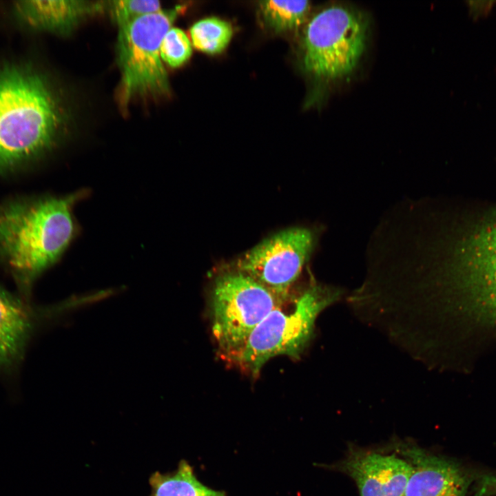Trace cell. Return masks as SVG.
Here are the masks:
<instances>
[{"label":"cell","instance_id":"6da1fadb","mask_svg":"<svg viewBox=\"0 0 496 496\" xmlns=\"http://www.w3.org/2000/svg\"><path fill=\"white\" fill-rule=\"evenodd\" d=\"M87 195L81 189L12 203L0 211V255L21 284L28 286L66 250L77 233L73 209Z\"/></svg>","mask_w":496,"mask_h":496},{"label":"cell","instance_id":"7a4b0ae2","mask_svg":"<svg viewBox=\"0 0 496 496\" xmlns=\"http://www.w3.org/2000/svg\"><path fill=\"white\" fill-rule=\"evenodd\" d=\"M60 105L39 74L0 70V169L49 149L63 123Z\"/></svg>","mask_w":496,"mask_h":496},{"label":"cell","instance_id":"3957f363","mask_svg":"<svg viewBox=\"0 0 496 496\" xmlns=\"http://www.w3.org/2000/svg\"><path fill=\"white\" fill-rule=\"evenodd\" d=\"M344 293L335 287L311 284L291 302L289 299L271 311L231 362L256 376L274 357L299 358L313 338L318 316L340 301Z\"/></svg>","mask_w":496,"mask_h":496},{"label":"cell","instance_id":"277c9868","mask_svg":"<svg viewBox=\"0 0 496 496\" xmlns=\"http://www.w3.org/2000/svg\"><path fill=\"white\" fill-rule=\"evenodd\" d=\"M367 30L366 18L351 8L334 5L320 10L304 30V71L321 81H335L349 75L364 52Z\"/></svg>","mask_w":496,"mask_h":496},{"label":"cell","instance_id":"5b68a950","mask_svg":"<svg viewBox=\"0 0 496 496\" xmlns=\"http://www.w3.org/2000/svg\"><path fill=\"white\" fill-rule=\"evenodd\" d=\"M178 11L161 10L118 28L116 54L121 80L118 96L122 107L126 109L137 96L159 97L169 93L160 48Z\"/></svg>","mask_w":496,"mask_h":496},{"label":"cell","instance_id":"8992f818","mask_svg":"<svg viewBox=\"0 0 496 496\" xmlns=\"http://www.w3.org/2000/svg\"><path fill=\"white\" fill-rule=\"evenodd\" d=\"M287 300L238 270L218 275L211 290L210 313L212 334L221 355L231 361L258 324Z\"/></svg>","mask_w":496,"mask_h":496},{"label":"cell","instance_id":"52a82bcc","mask_svg":"<svg viewBox=\"0 0 496 496\" xmlns=\"http://www.w3.org/2000/svg\"><path fill=\"white\" fill-rule=\"evenodd\" d=\"M315 243V234L308 228L280 231L244 254L236 270L248 275L280 298L288 300Z\"/></svg>","mask_w":496,"mask_h":496},{"label":"cell","instance_id":"ba28073f","mask_svg":"<svg viewBox=\"0 0 496 496\" xmlns=\"http://www.w3.org/2000/svg\"><path fill=\"white\" fill-rule=\"evenodd\" d=\"M457 259L460 287L479 313L496 322V216L464 238Z\"/></svg>","mask_w":496,"mask_h":496},{"label":"cell","instance_id":"9c48e42d","mask_svg":"<svg viewBox=\"0 0 496 496\" xmlns=\"http://www.w3.org/2000/svg\"><path fill=\"white\" fill-rule=\"evenodd\" d=\"M336 469L354 480L360 496H404L411 470L401 455L354 447Z\"/></svg>","mask_w":496,"mask_h":496},{"label":"cell","instance_id":"30bf717a","mask_svg":"<svg viewBox=\"0 0 496 496\" xmlns=\"http://www.w3.org/2000/svg\"><path fill=\"white\" fill-rule=\"evenodd\" d=\"M397 450L411 468L404 496H466L471 479L457 463L411 444Z\"/></svg>","mask_w":496,"mask_h":496},{"label":"cell","instance_id":"8fae6325","mask_svg":"<svg viewBox=\"0 0 496 496\" xmlns=\"http://www.w3.org/2000/svg\"><path fill=\"white\" fill-rule=\"evenodd\" d=\"M90 1H21L18 14L30 25L60 34L70 32L83 20L102 12L107 5Z\"/></svg>","mask_w":496,"mask_h":496},{"label":"cell","instance_id":"7c38bea8","mask_svg":"<svg viewBox=\"0 0 496 496\" xmlns=\"http://www.w3.org/2000/svg\"><path fill=\"white\" fill-rule=\"evenodd\" d=\"M30 330L27 308L0 286V367L9 366L21 358Z\"/></svg>","mask_w":496,"mask_h":496},{"label":"cell","instance_id":"4fadbf2b","mask_svg":"<svg viewBox=\"0 0 496 496\" xmlns=\"http://www.w3.org/2000/svg\"><path fill=\"white\" fill-rule=\"evenodd\" d=\"M149 484L150 496H213L216 492L201 484L185 462L180 463L172 474L154 473Z\"/></svg>","mask_w":496,"mask_h":496},{"label":"cell","instance_id":"5bb4252c","mask_svg":"<svg viewBox=\"0 0 496 496\" xmlns=\"http://www.w3.org/2000/svg\"><path fill=\"white\" fill-rule=\"evenodd\" d=\"M258 6L265 23L277 32L300 26L311 7L308 1H262Z\"/></svg>","mask_w":496,"mask_h":496},{"label":"cell","instance_id":"9a60e30c","mask_svg":"<svg viewBox=\"0 0 496 496\" xmlns=\"http://www.w3.org/2000/svg\"><path fill=\"white\" fill-rule=\"evenodd\" d=\"M189 32L195 48L214 54L221 52L228 45L233 29L227 21L217 17H209L194 23Z\"/></svg>","mask_w":496,"mask_h":496},{"label":"cell","instance_id":"2e32d148","mask_svg":"<svg viewBox=\"0 0 496 496\" xmlns=\"http://www.w3.org/2000/svg\"><path fill=\"white\" fill-rule=\"evenodd\" d=\"M192 52V44L185 33L179 28H171L161 44V59L169 66L177 68L189 59Z\"/></svg>","mask_w":496,"mask_h":496},{"label":"cell","instance_id":"e0dca14e","mask_svg":"<svg viewBox=\"0 0 496 496\" xmlns=\"http://www.w3.org/2000/svg\"><path fill=\"white\" fill-rule=\"evenodd\" d=\"M108 3L107 7L118 28L126 25L141 17L162 10L158 1L121 0Z\"/></svg>","mask_w":496,"mask_h":496},{"label":"cell","instance_id":"ac0fdd59","mask_svg":"<svg viewBox=\"0 0 496 496\" xmlns=\"http://www.w3.org/2000/svg\"><path fill=\"white\" fill-rule=\"evenodd\" d=\"M496 495V475H485L480 479L475 496Z\"/></svg>","mask_w":496,"mask_h":496},{"label":"cell","instance_id":"d6986e66","mask_svg":"<svg viewBox=\"0 0 496 496\" xmlns=\"http://www.w3.org/2000/svg\"><path fill=\"white\" fill-rule=\"evenodd\" d=\"M213 496H225L224 494L220 491H216Z\"/></svg>","mask_w":496,"mask_h":496}]
</instances>
